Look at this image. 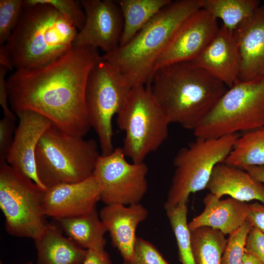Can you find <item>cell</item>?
Here are the masks:
<instances>
[{
  "label": "cell",
  "instance_id": "obj_24",
  "mask_svg": "<svg viewBox=\"0 0 264 264\" xmlns=\"http://www.w3.org/2000/svg\"><path fill=\"white\" fill-rule=\"evenodd\" d=\"M223 162L242 169L264 165V126L239 136Z\"/></svg>",
  "mask_w": 264,
  "mask_h": 264
},
{
  "label": "cell",
  "instance_id": "obj_31",
  "mask_svg": "<svg viewBox=\"0 0 264 264\" xmlns=\"http://www.w3.org/2000/svg\"><path fill=\"white\" fill-rule=\"evenodd\" d=\"M123 264H170L157 248L151 242L140 237L136 239L134 256Z\"/></svg>",
  "mask_w": 264,
  "mask_h": 264
},
{
  "label": "cell",
  "instance_id": "obj_25",
  "mask_svg": "<svg viewBox=\"0 0 264 264\" xmlns=\"http://www.w3.org/2000/svg\"><path fill=\"white\" fill-rule=\"evenodd\" d=\"M196 264H221L228 239L220 231L202 226L190 231Z\"/></svg>",
  "mask_w": 264,
  "mask_h": 264
},
{
  "label": "cell",
  "instance_id": "obj_28",
  "mask_svg": "<svg viewBox=\"0 0 264 264\" xmlns=\"http://www.w3.org/2000/svg\"><path fill=\"white\" fill-rule=\"evenodd\" d=\"M252 227L248 221H245L241 227L229 235L221 264H242L245 239Z\"/></svg>",
  "mask_w": 264,
  "mask_h": 264
},
{
  "label": "cell",
  "instance_id": "obj_38",
  "mask_svg": "<svg viewBox=\"0 0 264 264\" xmlns=\"http://www.w3.org/2000/svg\"><path fill=\"white\" fill-rule=\"evenodd\" d=\"M253 177L264 184V165L248 166L243 169Z\"/></svg>",
  "mask_w": 264,
  "mask_h": 264
},
{
  "label": "cell",
  "instance_id": "obj_23",
  "mask_svg": "<svg viewBox=\"0 0 264 264\" xmlns=\"http://www.w3.org/2000/svg\"><path fill=\"white\" fill-rule=\"evenodd\" d=\"M123 18V29L119 43L122 46L135 35L171 0H115Z\"/></svg>",
  "mask_w": 264,
  "mask_h": 264
},
{
  "label": "cell",
  "instance_id": "obj_5",
  "mask_svg": "<svg viewBox=\"0 0 264 264\" xmlns=\"http://www.w3.org/2000/svg\"><path fill=\"white\" fill-rule=\"evenodd\" d=\"M99 155L94 139L69 134L52 125L36 147L38 179L45 189L81 181L93 175Z\"/></svg>",
  "mask_w": 264,
  "mask_h": 264
},
{
  "label": "cell",
  "instance_id": "obj_19",
  "mask_svg": "<svg viewBox=\"0 0 264 264\" xmlns=\"http://www.w3.org/2000/svg\"><path fill=\"white\" fill-rule=\"evenodd\" d=\"M205 189L219 198L229 195L240 201L256 199L264 204V184L246 171L224 162L214 167Z\"/></svg>",
  "mask_w": 264,
  "mask_h": 264
},
{
  "label": "cell",
  "instance_id": "obj_10",
  "mask_svg": "<svg viewBox=\"0 0 264 264\" xmlns=\"http://www.w3.org/2000/svg\"><path fill=\"white\" fill-rule=\"evenodd\" d=\"M132 88L108 62L101 60L91 69L87 84L86 104L91 126L98 136L102 155L114 149L112 121Z\"/></svg>",
  "mask_w": 264,
  "mask_h": 264
},
{
  "label": "cell",
  "instance_id": "obj_13",
  "mask_svg": "<svg viewBox=\"0 0 264 264\" xmlns=\"http://www.w3.org/2000/svg\"><path fill=\"white\" fill-rule=\"evenodd\" d=\"M219 27L217 19L207 11L201 8L193 13L178 27L158 57L154 73L164 66L195 60L210 43Z\"/></svg>",
  "mask_w": 264,
  "mask_h": 264
},
{
  "label": "cell",
  "instance_id": "obj_8",
  "mask_svg": "<svg viewBox=\"0 0 264 264\" xmlns=\"http://www.w3.org/2000/svg\"><path fill=\"white\" fill-rule=\"evenodd\" d=\"M264 126V77L238 79L194 131L196 137L217 138Z\"/></svg>",
  "mask_w": 264,
  "mask_h": 264
},
{
  "label": "cell",
  "instance_id": "obj_29",
  "mask_svg": "<svg viewBox=\"0 0 264 264\" xmlns=\"http://www.w3.org/2000/svg\"><path fill=\"white\" fill-rule=\"evenodd\" d=\"M23 0H0V45L4 44L19 21Z\"/></svg>",
  "mask_w": 264,
  "mask_h": 264
},
{
  "label": "cell",
  "instance_id": "obj_36",
  "mask_svg": "<svg viewBox=\"0 0 264 264\" xmlns=\"http://www.w3.org/2000/svg\"><path fill=\"white\" fill-rule=\"evenodd\" d=\"M82 264H113L109 254L105 250L95 251L88 250L85 259Z\"/></svg>",
  "mask_w": 264,
  "mask_h": 264
},
{
  "label": "cell",
  "instance_id": "obj_1",
  "mask_svg": "<svg viewBox=\"0 0 264 264\" xmlns=\"http://www.w3.org/2000/svg\"><path fill=\"white\" fill-rule=\"evenodd\" d=\"M101 56L96 48L72 45L44 66L15 69L7 79L11 109L35 111L64 132L84 137L91 128L87 84Z\"/></svg>",
  "mask_w": 264,
  "mask_h": 264
},
{
  "label": "cell",
  "instance_id": "obj_11",
  "mask_svg": "<svg viewBox=\"0 0 264 264\" xmlns=\"http://www.w3.org/2000/svg\"><path fill=\"white\" fill-rule=\"evenodd\" d=\"M126 157L117 147L98 158L93 175L100 186V200L106 205L139 203L147 192V165L130 163Z\"/></svg>",
  "mask_w": 264,
  "mask_h": 264
},
{
  "label": "cell",
  "instance_id": "obj_34",
  "mask_svg": "<svg viewBox=\"0 0 264 264\" xmlns=\"http://www.w3.org/2000/svg\"><path fill=\"white\" fill-rule=\"evenodd\" d=\"M8 71L6 68L0 66V105L3 110V116L15 117V113L9 106L8 90L6 79Z\"/></svg>",
  "mask_w": 264,
  "mask_h": 264
},
{
  "label": "cell",
  "instance_id": "obj_16",
  "mask_svg": "<svg viewBox=\"0 0 264 264\" xmlns=\"http://www.w3.org/2000/svg\"><path fill=\"white\" fill-rule=\"evenodd\" d=\"M227 88L238 79L240 60L234 31L223 25L201 53L193 61Z\"/></svg>",
  "mask_w": 264,
  "mask_h": 264
},
{
  "label": "cell",
  "instance_id": "obj_7",
  "mask_svg": "<svg viewBox=\"0 0 264 264\" xmlns=\"http://www.w3.org/2000/svg\"><path fill=\"white\" fill-rule=\"evenodd\" d=\"M238 133L217 138L197 137L175 156L171 185L164 205L166 210L187 203L190 195L205 189L214 167L233 149Z\"/></svg>",
  "mask_w": 264,
  "mask_h": 264
},
{
  "label": "cell",
  "instance_id": "obj_33",
  "mask_svg": "<svg viewBox=\"0 0 264 264\" xmlns=\"http://www.w3.org/2000/svg\"><path fill=\"white\" fill-rule=\"evenodd\" d=\"M244 249L264 264V234L252 227L246 236Z\"/></svg>",
  "mask_w": 264,
  "mask_h": 264
},
{
  "label": "cell",
  "instance_id": "obj_9",
  "mask_svg": "<svg viewBox=\"0 0 264 264\" xmlns=\"http://www.w3.org/2000/svg\"><path fill=\"white\" fill-rule=\"evenodd\" d=\"M45 190L7 162L0 163V208L10 235L35 240L48 223L43 207Z\"/></svg>",
  "mask_w": 264,
  "mask_h": 264
},
{
  "label": "cell",
  "instance_id": "obj_26",
  "mask_svg": "<svg viewBox=\"0 0 264 264\" xmlns=\"http://www.w3.org/2000/svg\"><path fill=\"white\" fill-rule=\"evenodd\" d=\"M201 8L216 19H220L222 25L234 31L250 17L260 5L257 0H200Z\"/></svg>",
  "mask_w": 264,
  "mask_h": 264
},
{
  "label": "cell",
  "instance_id": "obj_37",
  "mask_svg": "<svg viewBox=\"0 0 264 264\" xmlns=\"http://www.w3.org/2000/svg\"><path fill=\"white\" fill-rule=\"evenodd\" d=\"M0 66L5 67L8 70H13L14 69L8 51L4 44L0 45Z\"/></svg>",
  "mask_w": 264,
  "mask_h": 264
},
{
  "label": "cell",
  "instance_id": "obj_22",
  "mask_svg": "<svg viewBox=\"0 0 264 264\" xmlns=\"http://www.w3.org/2000/svg\"><path fill=\"white\" fill-rule=\"evenodd\" d=\"M58 226L67 238L87 250L103 251L107 231L95 208L82 215L55 220Z\"/></svg>",
  "mask_w": 264,
  "mask_h": 264
},
{
  "label": "cell",
  "instance_id": "obj_27",
  "mask_svg": "<svg viewBox=\"0 0 264 264\" xmlns=\"http://www.w3.org/2000/svg\"><path fill=\"white\" fill-rule=\"evenodd\" d=\"M187 204L179 205L166 212L176 239L180 262L181 264H196L187 223Z\"/></svg>",
  "mask_w": 264,
  "mask_h": 264
},
{
  "label": "cell",
  "instance_id": "obj_2",
  "mask_svg": "<svg viewBox=\"0 0 264 264\" xmlns=\"http://www.w3.org/2000/svg\"><path fill=\"white\" fill-rule=\"evenodd\" d=\"M147 85L170 123L193 131L228 89L192 61L159 68Z\"/></svg>",
  "mask_w": 264,
  "mask_h": 264
},
{
  "label": "cell",
  "instance_id": "obj_3",
  "mask_svg": "<svg viewBox=\"0 0 264 264\" xmlns=\"http://www.w3.org/2000/svg\"><path fill=\"white\" fill-rule=\"evenodd\" d=\"M200 0L171 1L127 44L105 53L108 62L131 87L146 86L155 64L180 25L200 9Z\"/></svg>",
  "mask_w": 264,
  "mask_h": 264
},
{
  "label": "cell",
  "instance_id": "obj_12",
  "mask_svg": "<svg viewBox=\"0 0 264 264\" xmlns=\"http://www.w3.org/2000/svg\"><path fill=\"white\" fill-rule=\"evenodd\" d=\"M85 15L83 28L78 31L72 45L100 48L106 53L119 45L123 29V18L115 0L79 1Z\"/></svg>",
  "mask_w": 264,
  "mask_h": 264
},
{
  "label": "cell",
  "instance_id": "obj_32",
  "mask_svg": "<svg viewBox=\"0 0 264 264\" xmlns=\"http://www.w3.org/2000/svg\"><path fill=\"white\" fill-rule=\"evenodd\" d=\"M15 121L16 117L5 116L0 121V163L6 162L16 130Z\"/></svg>",
  "mask_w": 264,
  "mask_h": 264
},
{
  "label": "cell",
  "instance_id": "obj_40",
  "mask_svg": "<svg viewBox=\"0 0 264 264\" xmlns=\"http://www.w3.org/2000/svg\"><path fill=\"white\" fill-rule=\"evenodd\" d=\"M0 264H2L1 262H0Z\"/></svg>",
  "mask_w": 264,
  "mask_h": 264
},
{
  "label": "cell",
  "instance_id": "obj_20",
  "mask_svg": "<svg viewBox=\"0 0 264 264\" xmlns=\"http://www.w3.org/2000/svg\"><path fill=\"white\" fill-rule=\"evenodd\" d=\"M202 212L188 224L190 231L202 226H208L229 235L246 221L249 204L229 198L220 199L209 193L204 198Z\"/></svg>",
  "mask_w": 264,
  "mask_h": 264
},
{
  "label": "cell",
  "instance_id": "obj_15",
  "mask_svg": "<svg viewBox=\"0 0 264 264\" xmlns=\"http://www.w3.org/2000/svg\"><path fill=\"white\" fill-rule=\"evenodd\" d=\"M15 114L19 117V124L15 131L6 162L14 169L46 190L37 176L35 154L41 137L52 123L47 118L33 111L21 110Z\"/></svg>",
  "mask_w": 264,
  "mask_h": 264
},
{
  "label": "cell",
  "instance_id": "obj_4",
  "mask_svg": "<svg viewBox=\"0 0 264 264\" xmlns=\"http://www.w3.org/2000/svg\"><path fill=\"white\" fill-rule=\"evenodd\" d=\"M78 32L52 5L24 0L18 23L4 45L15 69L34 68L69 49Z\"/></svg>",
  "mask_w": 264,
  "mask_h": 264
},
{
  "label": "cell",
  "instance_id": "obj_35",
  "mask_svg": "<svg viewBox=\"0 0 264 264\" xmlns=\"http://www.w3.org/2000/svg\"><path fill=\"white\" fill-rule=\"evenodd\" d=\"M246 221L264 234V204L257 202L249 204Z\"/></svg>",
  "mask_w": 264,
  "mask_h": 264
},
{
  "label": "cell",
  "instance_id": "obj_18",
  "mask_svg": "<svg viewBox=\"0 0 264 264\" xmlns=\"http://www.w3.org/2000/svg\"><path fill=\"white\" fill-rule=\"evenodd\" d=\"M148 216V210L140 203L107 204L101 209L100 218L110 233L111 243L124 261L133 259L136 228Z\"/></svg>",
  "mask_w": 264,
  "mask_h": 264
},
{
  "label": "cell",
  "instance_id": "obj_21",
  "mask_svg": "<svg viewBox=\"0 0 264 264\" xmlns=\"http://www.w3.org/2000/svg\"><path fill=\"white\" fill-rule=\"evenodd\" d=\"M34 240L37 264H82L88 250L64 236L56 225L48 223Z\"/></svg>",
  "mask_w": 264,
  "mask_h": 264
},
{
  "label": "cell",
  "instance_id": "obj_30",
  "mask_svg": "<svg viewBox=\"0 0 264 264\" xmlns=\"http://www.w3.org/2000/svg\"><path fill=\"white\" fill-rule=\"evenodd\" d=\"M30 4L46 3L53 6L69 22L77 29L81 30L84 26L86 15L80 8L79 1L73 0H25Z\"/></svg>",
  "mask_w": 264,
  "mask_h": 264
},
{
  "label": "cell",
  "instance_id": "obj_14",
  "mask_svg": "<svg viewBox=\"0 0 264 264\" xmlns=\"http://www.w3.org/2000/svg\"><path fill=\"white\" fill-rule=\"evenodd\" d=\"M100 200V186L92 175L80 182L59 184L44 191L43 207L46 216L55 219L91 212Z\"/></svg>",
  "mask_w": 264,
  "mask_h": 264
},
{
  "label": "cell",
  "instance_id": "obj_6",
  "mask_svg": "<svg viewBox=\"0 0 264 264\" xmlns=\"http://www.w3.org/2000/svg\"><path fill=\"white\" fill-rule=\"evenodd\" d=\"M116 119L125 132L122 150L132 162H143L168 138L170 123L147 85L132 88Z\"/></svg>",
  "mask_w": 264,
  "mask_h": 264
},
{
  "label": "cell",
  "instance_id": "obj_39",
  "mask_svg": "<svg viewBox=\"0 0 264 264\" xmlns=\"http://www.w3.org/2000/svg\"><path fill=\"white\" fill-rule=\"evenodd\" d=\"M242 264H264L260 260L246 251L245 249L242 259Z\"/></svg>",
  "mask_w": 264,
  "mask_h": 264
},
{
  "label": "cell",
  "instance_id": "obj_17",
  "mask_svg": "<svg viewBox=\"0 0 264 264\" xmlns=\"http://www.w3.org/2000/svg\"><path fill=\"white\" fill-rule=\"evenodd\" d=\"M240 60L238 80L264 77V4L234 31Z\"/></svg>",
  "mask_w": 264,
  "mask_h": 264
}]
</instances>
